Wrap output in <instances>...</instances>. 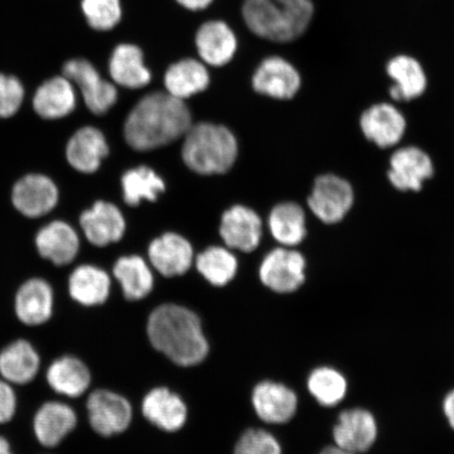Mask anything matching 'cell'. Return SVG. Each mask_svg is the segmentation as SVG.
<instances>
[{"label":"cell","mask_w":454,"mask_h":454,"mask_svg":"<svg viewBox=\"0 0 454 454\" xmlns=\"http://www.w3.org/2000/svg\"><path fill=\"white\" fill-rule=\"evenodd\" d=\"M35 244L39 254L57 266L72 263L81 247L76 231L60 220L44 225L37 232Z\"/></svg>","instance_id":"21"},{"label":"cell","mask_w":454,"mask_h":454,"mask_svg":"<svg viewBox=\"0 0 454 454\" xmlns=\"http://www.w3.org/2000/svg\"><path fill=\"white\" fill-rule=\"evenodd\" d=\"M197 270L214 286H224L234 279L238 270L235 254L221 247H211L198 255Z\"/></svg>","instance_id":"35"},{"label":"cell","mask_w":454,"mask_h":454,"mask_svg":"<svg viewBox=\"0 0 454 454\" xmlns=\"http://www.w3.org/2000/svg\"><path fill=\"white\" fill-rule=\"evenodd\" d=\"M50 387L57 394L70 397L82 395L90 384V373L84 363L75 356H62L47 372Z\"/></svg>","instance_id":"31"},{"label":"cell","mask_w":454,"mask_h":454,"mask_svg":"<svg viewBox=\"0 0 454 454\" xmlns=\"http://www.w3.org/2000/svg\"><path fill=\"white\" fill-rule=\"evenodd\" d=\"M114 276L121 283L124 297L138 301L149 296L154 287V277L139 255H128L116 261Z\"/></svg>","instance_id":"33"},{"label":"cell","mask_w":454,"mask_h":454,"mask_svg":"<svg viewBox=\"0 0 454 454\" xmlns=\"http://www.w3.org/2000/svg\"><path fill=\"white\" fill-rule=\"evenodd\" d=\"M434 173L433 160L419 147H403L390 158L388 179L396 190L419 192Z\"/></svg>","instance_id":"12"},{"label":"cell","mask_w":454,"mask_h":454,"mask_svg":"<svg viewBox=\"0 0 454 454\" xmlns=\"http://www.w3.org/2000/svg\"><path fill=\"white\" fill-rule=\"evenodd\" d=\"M77 417L69 405L48 402L39 408L34 418V433L44 447H56L75 428Z\"/></svg>","instance_id":"24"},{"label":"cell","mask_w":454,"mask_h":454,"mask_svg":"<svg viewBox=\"0 0 454 454\" xmlns=\"http://www.w3.org/2000/svg\"><path fill=\"white\" fill-rule=\"evenodd\" d=\"M24 99L25 88L20 79L0 73V118L14 116Z\"/></svg>","instance_id":"38"},{"label":"cell","mask_w":454,"mask_h":454,"mask_svg":"<svg viewBox=\"0 0 454 454\" xmlns=\"http://www.w3.org/2000/svg\"><path fill=\"white\" fill-rule=\"evenodd\" d=\"M87 408L90 424L100 435L121 434L132 422L133 411L129 402L110 390L100 389L90 394Z\"/></svg>","instance_id":"9"},{"label":"cell","mask_w":454,"mask_h":454,"mask_svg":"<svg viewBox=\"0 0 454 454\" xmlns=\"http://www.w3.org/2000/svg\"><path fill=\"white\" fill-rule=\"evenodd\" d=\"M276 2L305 17V19L311 20L312 16H314V4H312L311 0H276Z\"/></svg>","instance_id":"40"},{"label":"cell","mask_w":454,"mask_h":454,"mask_svg":"<svg viewBox=\"0 0 454 454\" xmlns=\"http://www.w3.org/2000/svg\"><path fill=\"white\" fill-rule=\"evenodd\" d=\"M259 276L263 286L280 294H294L306 282V259L291 247L275 248L265 255Z\"/></svg>","instance_id":"6"},{"label":"cell","mask_w":454,"mask_h":454,"mask_svg":"<svg viewBox=\"0 0 454 454\" xmlns=\"http://www.w3.org/2000/svg\"><path fill=\"white\" fill-rule=\"evenodd\" d=\"M192 127V115L184 100L168 92L147 94L129 112L124 138L133 150L159 149L183 137Z\"/></svg>","instance_id":"1"},{"label":"cell","mask_w":454,"mask_h":454,"mask_svg":"<svg viewBox=\"0 0 454 454\" xmlns=\"http://www.w3.org/2000/svg\"><path fill=\"white\" fill-rule=\"evenodd\" d=\"M109 153L104 133L94 127L79 129L67 142L66 149L67 162L83 174H93L98 170Z\"/></svg>","instance_id":"19"},{"label":"cell","mask_w":454,"mask_h":454,"mask_svg":"<svg viewBox=\"0 0 454 454\" xmlns=\"http://www.w3.org/2000/svg\"><path fill=\"white\" fill-rule=\"evenodd\" d=\"M255 92L275 99H292L301 87L299 72L281 57L272 56L261 62L253 77Z\"/></svg>","instance_id":"13"},{"label":"cell","mask_w":454,"mask_h":454,"mask_svg":"<svg viewBox=\"0 0 454 454\" xmlns=\"http://www.w3.org/2000/svg\"><path fill=\"white\" fill-rule=\"evenodd\" d=\"M76 92L74 84L65 77L55 76L41 84L33 98V109L39 117L55 121L75 110Z\"/></svg>","instance_id":"22"},{"label":"cell","mask_w":454,"mask_h":454,"mask_svg":"<svg viewBox=\"0 0 454 454\" xmlns=\"http://www.w3.org/2000/svg\"><path fill=\"white\" fill-rule=\"evenodd\" d=\"M41 359L26 340H17L0 353V374L8 383L24 385L33 381Z\"/></svg>","instance_id":"27"},{"label":"cell","mask_w":454,"mask_h":454,"mask_svg":"<svg viewBox=\"0 0 454 454\" xmlns=\"http://www.w3.org/2000/svg\"><path fill=\"white\" fill-rule=\"evenodd\" d=\"M81 226L88 241L104 247L121 239L126 231V220L115 204L98 201L81 215Z\"/></svg>","instance_id":"15"},{"label":"cell","mask_w":454,"mask_h":454,"mask_svg":"<svg viewBox=\"0 0 454 454\" xmlns=\"http://www.w3.org/2000/svg\"><path fill=\"white\" fill-rule=\"evenodd\" d=\"M252 400L255 413L266 424H287L299 411L296 391L279 382H260L253 391Z\"/></svg>","instance_id":"11"},{"label":"cell","mask_w":454,"mask_h":454,"mask_svg":"<svg viewBox=\"0 0 454 454\" xmlns=\"http://www.w3.org/2000/svg\"><path fill=\"white\" fill-rule=\"evenodd\" d=\"M305 387L311 399L327 410L339 407L348 394V381L345 374L329 365L312 368L306 378Z\"/></svg>","instance_id":"26"},{"label":"cell","mask_w":454,"mask_h":454,"mask_svg":"<svg viewBox=\"0 0 454 454\" xmlns=\"http://www.w3.org/2000/svg\"><path fill=\"white\" fill-rule=\"evenodd\" d=\"M176 2L187 10L202 11L209 7L213 0H176Z\"/></svg>","instance_id":"42"},{"label":"cell","mask_w":454,"mask_h":454,"mask_svg":"<svg viewBox=\"0 0 454 454\" xmlns=\"http://www.w3.org/2000/svg\"><path fill=\"white\" fill-rule=\"evenodd\" d=\"M53 304L52 286L41 278H33L22 284L17 292L16 316L26 325H42L52 317Z\"/></svg>","instance_id":"20"},{"label":"cell","mask_w":454,"mask_h":454,"mask_svg":"<svg viewBox=\"0 0 454 454\" xmlns=\"http://www.w3.org/2000/svg\"><path fill=\"white\" fill-rule=\"evenodd\" d=\"M354 201V190L348 181L337 175L326 174L316 179L308 204L322 223L334 224L345 218Z\"/></svg>","instance_id":"7"},{"label":"cell","mask_w":454,"mask_h":454,"mask_svg":"<svg viewBox=\"0 0 454 454\" xmlns=\"http://www.w3.org/2000/svg\"><path fill=\"white\" fill-rule=\"evenodd\" d=\"M269 226L275 240L286 247L299 246L308 234L303 208L294 202H283L272 208Z\"/></svg>","instance_id":"32"},{"label":"cell","mask_w":454,"mask_h":454,"mask_svg":"<svg viewBox=\"0 0 454 454\" xmlns=\"http://www.w3.org/2000/svg\"><path fill=\"white\" fill-rule=\"evenodd\" d=\"M82 11L88 25L96 31H110L122 17L121 0H82Z\"/></svg>","instance_id":"36"},{"label":"cell","mask_w":454,"mask_h":454,"mask_svg":"<svg viewBox=\"0 0 454 454\" xmlns=\"http://www.w3.org/2000/svg\"><path fill=\"white\" fill-rule=\"evenodd\" d=\"M235 454H282V447L269 431L248 429L238 441Z\"/></svg>","instance_id":"37"},{"label":"cell","mask_w":454,"mask_h":454,"mask_svg":"<svg viewBox=\"0 0 454 454\" xmlns=\"http://www.w3.org/2000/svg\"><path fill=\"white\" fill-rule=\"evenodd\" d=\"M317 454H355L350 453L342 450H340L339 447L333 444L326 445L325 447H323L322 450L317 452Z\"/></svg>","instance_id":"43"},{"label":"cell","mask_w":454,"mask_h":454,"mask_svg":"<svg viewBox=\"0 0 454 454\" xmlns=\"http://www.w3.org/2000/svg\"><path fill=\"white\" fill-rule=\"evenodd\" d=\"M59 200V187L43 174H28L12 190L14 207L25 217L35 219L52 212Z\"/></svg>","instance_id":"10"},{"label":"cell","mask_w":454,"mask_h":454,"mask_svg":"<svg viewBox=\"0 0 454 454\" xmlns=\"http://www.w3.org/2000/svg\"><path fill=\"white\" fill-rule=\"evenodd\" d=\"M379 424L376 416L367 408L346 407L340 410L332 428L333 444L340 450L366 454L376 444Z\"/></svg>","instance_id":"5"},{"label":"cell","mask_w":454,"mask_h":454,"mask_svg":"<svg viewBox=\"0 0 454 454\" xmlns=\"http://www.w3.org/2000/svg\"><path fill=\"white\" fill-rule=\"evenodd\" d=\"M442 411L444 414L448 427L454 433V387L448 390L442 397Z\"/></svg>","instance_id":"41"},{"label":"cell","mask_w":454,"mask_h":454,"mask_svg":"<svg viewBox=\"0 0 454 454\" xmlns=\"http://www.w3.org/2000/svg\"><path fill=\"white\" fill-rule=\"evenodd\" d=\"M196 48L204 64L223 67L234 59L238 48L234 31L221 20L207 21L196 34Z\"/></svg>","instance_id":"18"},{"label":"cell","mask_w":454,"mask_h":454,"mask_svg":"<svg viewBox=\"0 0 454 454\" xmlns=\"http://www.w3.org/2000/svg\"><path fill=\"white\" fill-rule=\"evenodd\" d=\"M147 336L158 351L179 366L200 364L208 354L200 319L184 306H159L147 321Z\"/></svg>","instance_id":"2"},{"label":"cell","mask_w":454,"mask_h":454,"mask_svg":"<svg viewBox=\"0 0 454 454\" xmlns=\"http://www.w3.org/2000/svg\"><path fill=\"white\" fill-rule=\"evenodd\" d=\"M16 395L7 381L0 380V424L7 423L16 411Z\"/></svg>","instance_id":"39"},{"label":"cell","mask_w":454,"mask_h":454,"mask_svg":"<svg viewBox=\"0 0 454 454\" xmlns=\"http://www.w3.org/2000/svg\"><path fill=\"white\" fill-rule=\"evenodd\" d=\"M360 126L369 141L387 149L402 140L406 130V119L395 106L383 102L362 114Z\"/></svg>","instance_id":"16"},{"label":"cell","mask_w":454,"mask_h":454,"mask_svg":"<svg viewBox=\"0 0 454 454\" xmlns=\"http://www.w3.org/2000/svg\"><path fill=\"white\" fill-rule=\"evenodd\" d=\"M183 145L186 167L200 175L224 174L238 156L234 134L219 124L199 122L187 130Z\"/></svg>","instance_id":"3"},{"label":"cell","mask_w":454,"mask_h":454,"mask_svg":"<svg viewBox=\"0 0 454 454\" xmlns=\"http://www.w3.org/2000/svg\"><path fill=\"white\" fill-rule=\"evenodd\" d=\"M142 413L147 421L168 433L183 428L187 418L185 403L168 388L150 391L142 402Z\"/></svg>","instance_id":"23"},{"label":"cell","mask_w":454,"mask_h":454,"mask_svg":"<svg viewBox=\"0 0 454 454\" xmlns=\"http://www.w3.org/2000/svg\"><path fill=\"white\" fill-rule=\"evenodd\" d=\"M149 258L161 275L172 278L183 276L191 269L194 251L185 238L167 232L150 244Z\"/></svg>","instance_id":"17"},{"label":"cell","mask_w":454,"mask_h":454,"mask_svg":"<svg viewBox=\"0 0 454 454\" xmlns=\"http://www.w3.org/2000/svg\"><path fill=\"white\" fill-rule=\"evenodd\" d=\"M62 73L81 90L85 105L95 115H105L116 104L118 93L115 85L102 78L89 60L77 59L67 61Z\"/></svg>","instance_id":"8"},{"label":"cell","mask_w":454,"mask_h":454,"mask_svg":"<svg viewBox=\"0 0 454 454\" xmlns=\"http://www.w3.org/2000/svg\"><path fill=\"white\" fill-rule=\"evenodd\" d=\"M220 235L227 247L251 253L259 247L262 238V221L254 209L235 206L223 214Z\"/></svg>","instance_id":"14"},{"label":"cell","mask_w":454,"mask_h":454,"mask_svg":"<svg viewBox=\"0 0 454 454\" xmlns=\"http://www.w3.org/2000/svg\"><path fill=\"white\" fill-rule=\"evenodd\" d=\"M121 186L124 202L129 207H137L142 200L156 201L159 194L166 191L160 176L144 166L129 169L122 176Z\"/></svg>","instance_id":"34"},{"label":"cell","mask_w":454,"mask_h":454,"mask_svg":"<svg viewBox=\"0 0 454 454\" xmlns=\"http://www.w3.org/2000/svg\"><path fill=\"white\" fill-rule=\"evenodd\" d=\"M111 279L106 271L94 265H81L69 279L71 297L84 306L101 305L109 298Z\"/></svg>","instance_id":"30"},{"label":"cell","mask_w":454,"mask_h":454,"mask_svg":"<svg viewBox=\"0 0 454 454\" xmlns=\"http://www.w3.org/2000/svg\"><path fill=\"white\" fill-rule=\"evenodd\" d=\"M0 454H13L11 451L9 442L4 439L3 436H0Z\"/></svg>","instance_id":"44"},{"label":"cell","mask_w":454,"mask_h":454,"mask_svg":"<svg viewBox=\"0 0 454 454\" xmlns=\"http://www.w3.org/2000/svg\"><path fill=\"white\" fill-rule=\"evenodd\" d=\"M242 14L249 30L275 43L294 41L310 24L276 0H244Z\"/></svg>","instance_id":"4"},{"label":"cell","mask_w":454,"mask_h":454,"mask_svg":"<svg viewBox=\"0 0 454 454\" xmlns=\"http://www.w3.org/2000/svg\"><path fill=\"white\" fill-rule=\"evenodd\" d=\"M387 73L395 82L390 88L391 98L395 101H410L419 98L427 87V78L419 62L412 57L401 55L391 59Z\"/></svg>","instance_id":"29"},{"label":"cell","mask_w":454,"mask_h":454,"mask_svg":"<svg viewBox=\"0 0 454 454\" xmlns=\"http://www.w3.org/2000/svg\"><path fill=\"white\" fill-rule=\"evenodd\" d=\"M109 72L114 82L127 89H141L152 81V74L145 64L144 52L132 43H121L114 49Z\"/></svg>","instance_id":"25"},{"label":"cell","mask_w":454,"mask_h":454,"mask_svg":"<svg viewBox=\"0 0 454 454\" xmlns=\"http://www.w3.org/2000/svg\"><path fill=\"white\" fill-rule=\"evenodd\" d=\"M167 92L185 100L203 92L209 85V74L202 61L186 59L170 66L164 75Z\"/></svg>","instance_id":"28"}]
</instances>
